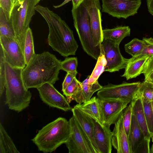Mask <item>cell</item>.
<instances>
[{"instance_id":"31","label":"cell","mask_w":153,"mask_h":153,"mask_svg":"<svg viewBox=\"0 0 153 153\" xmlns=\"http://www.w3.org/2000/svg\"><path fill=\"white\" fill-rule=\"evenodd\" d=\"M78 66V61L76 57L66 58L61 61V70L67 73H78L76 69Z\"/></svg>"},{"instance_id":"28","label":"cell","mask_w":153,"mask_h":153,"mask_svg":"<svg viewBox=\"0 0 153 153\" xmlns=\"http://www.w3.org/2000/svg\"><path fill=\"white\" fill-rule=\"evenodd\" d=\"M146 43L143 40L135 38L125 45V50L132 57L134 56L142 51Z\"/></svg>"},{"instance_id":"19","label":"cell","mask_w":153,"mask_h":153,"mask_svg":"<svg viewBox=\"0 0 153 153\" xmlns=\"http://www.w3.org/2000/svg\"><path fill=\"white\" fill-rule=\"evenodd\" d=\"M74 108L90 117L101 125H104L97 97H93L87 101L76 104Z\"/></svg>"},{"instance_id":"8","label":"cell","mask_w":153,"mask_h":153,"mask_svg":"<svg viewBox=\"0 0 153 153\" xmlns=\"http://www.w3.org/2000/svg\"><path fill=\"white\" fill-rule=\"evenodd\" d=\"M69 136L65 143L69 153H96L86 135L74 117L69 120Z\"/></svg>"},{"instance_id":"30","label":"cell","mask_w":153,"mask_h":153,"mask_svg":"<svg viewBox=\"0 0 153 153\" xmlns=\"http://www.w3.org/2000/svg\"><path fill=\"white\" fill-rule=\"evenodd\" d=\"M137 95L148 101H153V83L146 80L141 82Z\"/></svg>"},{"instance_id":"10","label":"cell","mask_w":153,"mask_h":153,"mask_svg":"<svg viewBox=\"0 0 153 153\" xmlns=\"http://www.w3.org/2000/svg\"><path fill=\"white\" fill-rule=\"evenodd\" d=\"M0 43L5 62L13 68L24 69L26 65L24 53L16 39L0 36Z\"/></svg>"},{"instance_id":"15","label":"cell","mask_w":153,"mask_h":153,"mask_svg":"<svg viewBox=\"0 0 153 153\" xmlns=\"http://www.w3.org/2000/svg\"><path fill=\"white\" fill-rule=\"evenodd\" d=\"M112 132V145L117 152L131 153L128 138L123 125L122 113L115 123Z\"/></svg>"},{"instance_id":"13","label":"cell","mask_w":153,"mask_h":153,"mask_svg":"<svg viewBox=\"0 0 153 153\" xmlns=\"http://www.w3.org/2000/svg\"><path fill=\"white\" fill-rule=\"evenodd\" d=\"M37 89L42 101L49 106L65 111L71 110L72 108L66 98L54 88L53 84L46 83Z\"/></svg>"},{"instance_id":"3","label":"cell","mask_w":153,"mask_h":153,"mask_svg":"<svg viewBox=\"0 0 153 153\" xmlns=\"http://www.w3.org/2000/svg\"><path fill=\"white\" fill-rule=\"evenodd\" d=\"M22 70L5 62V104L9 109L18 112L28 107L32 97L31 93L24 85Z\"/></svg>"},{"instance_id":"35","label":"cell","mask_w":153,"mask_h":153,"mask_svg":"<svg viewBox=\"0 0 153 153\" xmlns=\"http://www.w3.org/2000/svg\"><path fill=\"white\" fill-rule=\"evenodd\" d=\"M80 82L75 77L72 82L63 91V94L66 96L69 103L71 98L76 92L79 87Z\"/></svg>"},{"instance_id":"17","label":"cell","mask_w":153,"mask_h":153,"mask_svg":"<svg viewBox=\"0 0 153 153\" xmlns=\"http://www.w3.org/2000/svg\"><path fill=\"white\" fill-rule=\"evenodd\" d=\"M71 111L73 116L86 135L96 153H100L94 137L95 120L78 109L74 107Z\"/></svg>"},{"instance_id":"29","label":"cell","mask_w":153,"mask_h":153,"mask_svg":"<svg viewBox=\"0 0 153 153\" xmlns=\"http://www.w3.org/2000/svg\"><path fill=\"white\" fill-rule=\"evenodd\" d=\"M146 125L153 143V109L152 102L142 99Z\"/></svg>"},{"instance_id":"18","label":"cell","mask_w":153,"mask_h":153,"mask_svg":"<svg viewBox=\"0 0 153 153\" xmlns=\"http://www.w3.org/2000/svg\"><path fill=\"white\" fill-rule=\"evenodd\" d=\"M90 76L83 82H80L79 87L75 94L71 98L69 103L74 100L78 104H81L89 100L93 94L101 89L102 86L99 83L98 80L92 84H88Z\"/></svg>"},{"instance_id":"20","label":"cell","mask_w":153,"mask_h":153,"mask_svg":"<svg viewBox=\"0 0 153 153\" xmlns=\"http://www.w3.org/2000/svg\"><path fill=\"white\" fill-rule=\"evenodd\" d=\"M132 114L134 115L139 126L142 130L144 137L151 139L146 125L142 98L137 95L131 102Z\"/></svg>"},{"instance_id":"38","label":"cell","mask_w":153,"mask_h":153,"mask_svg":"<svg viewBox=\"0 0 153 153\" xmlns=\"http://www.w3.org/2000/svg\"><path fill=\"white\" fill-rule=\"evenodd\" d=\"M150 139L144 137L138 145L134 153H150Z\"/></svg>"},{"instance_id":"37","label":"cell","mask_w":153,"mask_h":153,"mask_svg":"<svg viewBox=\"0 0 153 153\" xmlns=\"http://www.w3.org/2000/svg\"><path fill=\"white\" fill-rule=\"evenodd\" d=\"M14 6L12 0H0V7L3 10L8 19H10Z\"/></svg>"},{"instance_id":"43","label":"cell","mask_w":153,"mask_h":153,"mask_svg":"<svg viewBox=\"0 0 153 153\" xmlns=\"http://www.w3.org/2000/svg\"><path fill=\"white\" fill-rule=\"evenodd\" d=\"M150 153H153V144L152 145V146L150 149Z\"/></svg>"},{"instance_id":"21","label":"cell","mask_w":153,"mask_h":153,"mask_svg":"<svg viewBox=\"0 0 153 153\" xmlns=\"http://www.w3.org/2000/svg\"><path fill=\"white\" fill-rule=\"evenodd\" d=\"M149 56H146L132 60H128L124 74L122 76L127 80L135 78L142 74L145 64Z\"/></svg>"},{"instance_id":"26","label":"cell","mask_w":153,"mask_h":153,"mask_svg":"<svg viewBox=\"0 0 153 153\" xmlns=\"http://www.w3.org/2000/svg\"><path fill=\"white\" fill-rule=\"evenodd\" d=\"M100 49V55L97 59L95 66L88 79V84H93L98 80L99 76L104 71L106 64V61L101 45Z\"/></svg>"},{"instance_id":"45","label":"cell","mask_w":153,"mask_h":153,"mask_svg":"<svg viewBox=\"0 0 153 153\" xmlns=\"http://www.w3.org/2000/svg\"><path fill=\"white\" fill-rule=\"evenodd\" d=\"M152 107H153V101H152Z\"/></svg>"},{"instance_id":"11","label":"cell","mask_w":153,"mask_h":153,"mask_svg":"<svg viewBox=\"0 0 153 153\" xmlns=\"http://www.w3.org/2000/svg\"><path fill=\"white\" fill-rule=\"evenodd\" d=\"M101 46L106 61L104 71L113 72L126 68L129 59L121 55L119 45L109 39H105Z\"/></svg>"},{"instance_id":"22","label":"cell","mask_w":153,"mask_h":153,"mask_svg":"<svg viewBox=\"0 0 153 153\" xmlns=\"http://www.w3.org/2000/svg\"><path fill=\"white\" fill-rule=\"evenodd\" d=\"M144 138L143 131L134 115L132 114L131 121L128 136L131 153H134L138 145Z\"/></svg>"},{"instance_id":"39","label":"cell","mask_w":153,"mask_h":153,"mask_svg":"<svg viewBox=\"0 0 153 153\" xmlns=\"http://www.w3.org/2000/svg\"><path fill=\"white\" fill-rule=\"evenodd\" d=\"M78 73H67L62 84V91H64L67 86L72 81L74 78L76 77Z\"/></svg>"},{"instance_id":"4","label":"cell","mask_w":153,"mask_h":153,"mask_svg":"<svg viewBox=\"0 0 153 153\" xmlns=\"http://www.w3.org/2000/svg\"><path fill=\"white\" fill-rule=\"evenodd\" d=\"M70 132L69 121L59 117L43 127L31 140L39 151L51 153L65 143Z\"/></svg>"},{"instance_id":"34","label":"cell","mask_w":153,"mask_h":153,"mask_svg":"<svg viewBox=\"0 0 153 153\" xmlns=\"http://www.w3.org/2000/svg\"><path fill=\"white\" fill-rule=\"evenodd\" d=\"M5 60L3 51L0 47V97L5 90Z\"/></svg>"},{"instance_id":"9","label":"cell","mask_w":153,"mask_h":153,"mask_svg":"<svg viewBox=\"0 0 153 153\" xmlns=\"http://www.w3.org/2000/svg\"><path fill=\"white\" fill-rule=\"evenodd\" d=\"M102 11L118 19H126L137 13L141 0H102Z\"/></svg>"},{"instance_id":"16","label":"cell","mask_w":153,"mask_h":153,"mask_svg":"<svg viewBox=\"0 0 153 153\" xmlns=\"http://www.w3.org/2000/svg\"><path fill=\"white\" fill-rule=\"evenodd\" d=\"M94 137L100 153H111L112 132L110 126H102L95 121Z\"/></svg>"},{"instance_id":"32","label":"cell","mask_w":153,"mask_h":153,"mask_svg":"<svg viewBox=\"0 0 153 153\" xmlns=\"http://www.w3.org/2000/svg\"><path fill=\"white\" fill-rule=\"evenodd\" d=\"M142 39L146 43V45L144 49L139 54L136 56L132 57L129 59V60H132L144 56L150 57L153 55V38L143 37Z\"/></svg>"},{"instance_id":"7","label":"cell","mask_w":153,"mask_h":153,"mask_svg":"<svg viewBox=\"0 0 153 153\" xmlns=\"http://www.w3.org/2000/svg\"><path fill=\"white\" fill-rule=\"evenodd\" d=\"M141 83L124 82L119 85L108 83L98 91L97 96L100 99L117 100L130 103L137 97Z\"/></svg>"},{"instance_id":"27","label":"cell","mask_w":153,"mask_h":153,"mask_svg":"<svg viewBox=\"0 0 153 153\" xmlns=\"http://www.w3.org/2000/svg\"><path fill=\"white\" fill-rule=\"evenodd\" d=\"M24 53L27 65L35 54L32 32L31 29L30 27L28 29L26 34Z\"/></svg>"},{"instance_id":"25","label":"cell","mask_w":153,"mask_h":153,"mask_svg":"<svg viewBox=\"0 0 153 153\" xmlns=\"http://www.w3.org/2000/svg\"><path fill=\"white\" fill-rule=\"evenodd\" d=\"M0 36L16 38L12 23L10 19H8L7 18L1 7H0Z\"/></svg>"},{"instance_id":"24","label":"cell","mask_w":153,"mask_h":153,"mask_svg":"<svg viewBox=\"0 0 153 153\" xmlns=\"http://www.w3.org/2000/svg\"><path fill=\"white\" fill-rule=\"evenodd\" d=\"M20 153V152L0 123V153Z\"/></svg>"},{"instance_id":"41","label":"cell","mask_w":153,"mask_h":153,"mask_svg":"<svg viewBox=\"0 0 153 153\" xmlns=\"http://www.w3.org/2000/svg\"><path fill=\"white\" fill-rule=\"evenodd\" d=\"M72 1V7L76 8L77 7L83 2L84 0H71Z\"/></svg>"},{"instance_id":"12","label":"cell","mask_w":153,"mask_h":153,"mask_svg":"<svg viewBox=\"0 0 153 153\" xmlns=\"http://www.w3.org/2000/svg\"><path fill=\"white\" fill-rule=\"evenodd\" d=\"M104 125L114 124L125 109L130 103L117 100L99 98Z\"/></svg>"},{"instance_id":"6","label":"cell","mask_w":153,"mask_h":153,"mask_svg":"<svg viewBox=\"0 0 153 153\" xmlns=\"http://www.w3.org/2000/svg\"><path fill=\"white\" fill-rule=\"evenodd\" d=\"M40 1L25 0L21 4H15L11 13L10 20L13 26L16 38L23 52L26 34L35 14V7Z\"/></svg>"},{"instance_id":"46","label":"cell","mask_w":153,"mask_h":153,"mask_svg":"<svg viewBox=\"0 0 153 153\" xmlns=\"http://www.w3.org/2000/svg\"><path fill=\"white\" fill-rule=\"evenodd\" d=\"M40 1L41 0H39Z\"/></svg>"},{"instance_id":"5","label":"cell","mask_w":153,"mask_h":153,"mask_svg":"<svg viewBox=\"0 0 153 153\" xmlns=\"http://www.w3.org/2000/svg\"><path fill=\"white\" fill-rule=\"evenodd\" d=\"M71 12L74 25L83 49L89 56L97 60L100 53V46H97L95 43L87 9L82 3L76 8L72 7Z\"/></svg>"},{"instance_id":"33","label":"cell","mask_w":153,"mask_h":153,"mask_svg":"<svg viewBox=\"0 0 153 153\" xmlns=\"http://www.w3.org/2000/svg\"><path fill=\"white\" fill-rule=\"evenodd\" d=\"M132 106L131 102L122 113L123 125L128 138L132 118Z\"/></svg>"},{"instance_id":"1","label":"cell","mask_w":153,"mask_h":153,"mask_svg":"<svg viewBox=\"0 0 153 153\" xmlns=\"http://www.w3.org/2000/svg\"><path fill=\"white\" fill-rule=\"evenodd\" d=\"M61 62L48 51L35 54L22 71L25 87L37 88L46 83H55L59 80Z\"/></svg>"},{"instance_id":"36","label":"cell","mask_w":153,"mask_h":153,"mask_svg":"<svg viewBox=\"0 0 153 153\" xmlns=\"http://www.w3.org/2000/svg\"><path fill=\"white\" fill-rule=\"evenodd\" d=\"M142 74L144 80L153 83V55L150 56L144 66Z\"/></svg>"},{"instance_id":"42","label":"cell","mask_w":153,"mask_h":153,"mask_svg":"<svg viewBox=\"0 0 153 153\" xmlns=\"http://www.w3.org/2000/svg\"><path fill=\"white\" fill-rule=\"evenodd\" d=\"M12 1L14 6L17 4L19 3L18 0H12Z\"/></svg>"},{"instance_id":"2","label":"cell","mask_w":153,"mask_h":153,"mask_svg":"<svg viewBox=\"0 0 153 153\" xmlns=\"http://www.w3.org/2000/svg\"><path fill=\"white\" fill-rule=\"evenodd\" d=\"M35 10L44 18L48 26V41L53 50L63 57L75 55L78 45L73 31L65 22L47 7L37 5Z\"/></svg>"},{"instance_id":"40","label":"cell","mask_w":153,"mask_h":153,"mask_svg":"<svg viewBox=\"0 0 153 153\" xmlns=\"http://www.w3.org/2000/svg\"><path fill=\"white\" fill-rule=\"evenodd\" d=\"M146 1L148 10L153 16V0H146Z\"/></svg>"},{"instance_id":"23","label":"cell","mask_w":153,"mask_h":153,"mask_svg":"<svg viewBox=\"0 0 153 153\" xmlns=\"http://www.w3.org/2000/svg\"><path fill=\"white\" fill-rule=\"evenodd\" d=\"M130 29L128 26H119L111 29L102 30L104 39H109L119 45L125 37L129 36Z\"/></svg>"},{"instance_id":"44","label":"cell","mask_w":153,"mask_h":153,"mask_svg":"<svg viewBox=\"0 0 153 153\" xmlns=\"http://www.w3.org/2000/svg\"><path fill=\"white\" fill-rule=\"evenodd\" d=\"M19 3L21 4L25 0H18Z\"/></svg>"},{"instance_id":"14","label":"cell","mask_w":153,"mask_h":153,"mask_svg":"<svg viewBox=\"0 0 153 153\" xmlns=\"http://www.w3.org/2000/svg\"><path fill=\"white\" fill-rule=\"evenodd\" d=\"M82 3L88 11L91 31L95 44L97 46H100L104 38L100 1L84 0Z\"/></svg>"}]
</instances>
